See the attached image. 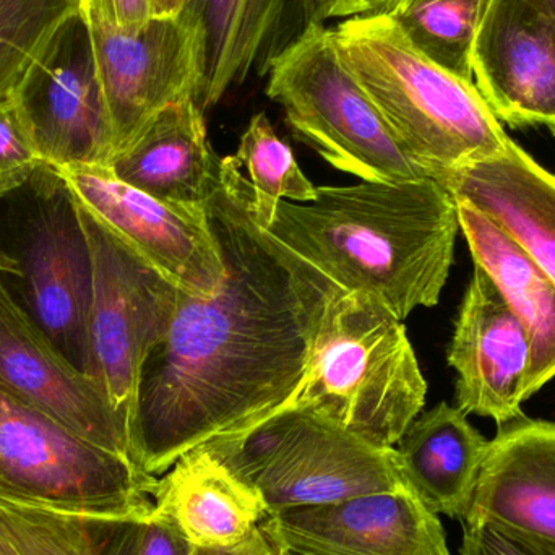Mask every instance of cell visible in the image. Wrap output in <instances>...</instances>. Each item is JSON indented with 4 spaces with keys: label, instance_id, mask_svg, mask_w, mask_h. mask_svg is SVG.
I'll use <instances>...</instances> for the list:
<instances>
[{
    "label": "cell",
    "instance_id": "obj_1",
    "mask_svg": "<svg viewBox=\"0 0 555 555\" xmlns=\"http://www.w3.org/2000/svg\"><path fill=\"white\" fill-rule=\"evenodd\" d=\"M205 208L224 275L211 296L179 289L168 335L143 364L130 446L152 476L284 410L341 289L257 224L236 156L220 158Z\"/></svg>",
    "mask_w": 555,
    "mask_h": 555
},
{
    "label": "cell",
    "instance_id": "obj_2",
    "mask_svg": "<svg viewBox=\"0 0 555 555\" xmlns=\"http://www.w3.org/2000/svg\"><path fill=\"white\" fill-rule=\"evenodd\" d=\"M348 293L384 302L400 320L439 302L460 231L455 198L436 178L317 188L280 202L266 230Z\"/></svg>",
    "mask_w": 555,
    "mask_h": 555
},
{
    "label": "cell",
    "instance_id": "obj_3",
    "mask_svg": "<svg viewBox=\"0 0 555 555\" xmlns=\"http://www.w3.org/2000/svg\"><path fill=\"white\" fill-rule=\"evenodd\" d=\"M332 31L346 67L430 175L498 155L511 142L475 81L420 54L385 13L351 16Z\"/></svg>",
    "mask_w": 555,
    "mask_h": 555
},
{
    "label": "cell",
    "instance_id": "obj_4",
    "mask_svg": "<svg viewBox=\"0 0 555 555\" xmlns=\"http://www.w3.org/2000/svg\"><path fill=\"white\" fill-rule=\"evenodd\" d=\"M426 395L403 320L375 297L339 289L326 307L309 367L286 408L393 449L420 416Z\"/></svg>",
    "mask_w": 555,
    "mask_h": 555
},
{
    "label": "cell",
    "instance_id": "obj_5",
    "mask_svg": "<svg viewBox=\"0 0 555 555\" xmlns=\"http://www.w3.org/2000/svg\"><path fill=\"white\" fill-rule=\"evenodd\" d=\"M0 293L75 369L96 378L90 243L67 178L49 163L0 195Z\"/></svg>",
    "mask_w": 555,
    "mask_h": 555
},
{
    "label": "cell",
    "instance_id": "obj_6",
    "mask_svg": "<svg viewBox=\"0 0 555 555\" xmlns=\"http://www.w3.org/2000/svg\"><path fill=\"white\" fill-rule=\"evenodd\" d=\"M267 94L283 107L297 139L339 171L367 182L434 178L398 142L333 41L332 29L307 25L269 62Z\"/></svg>",
    "mask_w": 555,
    "mask_h": 555
},
{
    "label": "cell",
    "instance_id": "obj_7",
    "mask_svg": "<svg viewBox=\"0 0 555 555\" xmlns=\"http://www.w3.org/2000/svg\"><path fill=\"white\" fill-rule=\"evenodd\" d=\"M204 449L256 489L270 515L410 486L395 447L365 442L293 408Z\"/></svg>",
    "mask_w": 555,
    "mask_h": 555
},
{
    "label": "cell",
    "instance_id": "obj_8",
    "mask_svg": "<svg viewBox=\"0 0 555 555\" xmlns=\"http://www.w3.org/2000/svg\"><path fill=\"white\" fill-rule=\"evenodd\" d=\"M0 478L16 501L77 514H153L158 476L36 410L0 385Z\"/></svg>",
    "mask_w": 555,
    "mask_h": 555
},
{
    "label": "cell",
    "instance_id": "obj_9",
    "mask_svg": "<svg viewBox=\"0 0 555 555\" xmlns=\"http://www.w3.org/2000/svg\"><path fill=\"white\" fill-rule=\"evenodd\" d=\"M77 202L93 260L94 371L130 436L142 367L168 335L179 287Z\"/></svg>",
    "mask_w": 555,
    "mask_h": 555
},
{
    "label": "cell",
    "instance_id": "obj_10",
    "mask_svg": "<svg viewBox=\"0 0 555 555\" xmlns=\"http://www.w3.org/2000/svg\"><path fill=\"white\" fill-rule=\"evenodd\" d=\"M10 98L42 163L109 166L113 130L83 13L55 29Z\"/></svg>",
    "mask_w": 555,
    "mask_h": 555
},
{
    "label": "cell",
    "instance_id": "obj_11",
    "mask_svg": "<svg viewBox=\"0 0 555 555\" xmlns=\"http://www.w3.org/2000/svg\"><path fill=\"white\" fill-rule=\"evenodd\" d=\"M78 201L179 289L211 296L224 275L207 208L171 204L114 176L107 166L61 169Z\"/></svg>",
    "mask_w": 555,
    "mask_h": 555
},
{
    "label": "cell",
    "instance_id": "obj_12",
    "mask_svg": "<svg viewBox=\"0 0 555 555\" xmlns=\"http://www.w3.org/2000/svg\"><path fill=\"white\" fill-rule=\"evenodd\" d=\"M88 25L116 156L156 114L194 98L198 81L195 28L184 12L153 15L142 28L129 31Z\"/></svg>",
    "mask_w": 555,
    "mask_h": 555
},
{
    "label": "cell",
    "instance_id": "obj_13",
    "mask_svg": "<svg viewBox=\"0 0 555 555\" xmlns=\"http://www.w3.org/2000/svg\"><path fill=\"white\" fill-rule=\"evenodd\" d=\"M266 525L294 555H452L439 515L411 486L287 508L270 515Z\"/></svg>",
    "mask_w": 555,
    "mask_h": 555
},
{
    "label": "cell",
    "instance_id": "obj_14",
    "mask_svg": "<svg viewBox=\"0 0 555 555\" xmlns=\"http://www.w3.org/2000/svg\"><path fill=\"white\" fill-rule=\"evenodd\" d=\"M473 80L499 122L555 133V16L546 0H492Z\"/></svg>",
    "mask_w": 555,
    "mask_h": 555
},
{
    "label": "cell",
    "instance_id": "obj_15",
    "mask_svg": "<svg viewBox=\"0 0 555 555\" xmlns=\"http://www.w3.org/2000/svg\"><path fill=\"white\" fill-rule=\"evenodd\" d=\"M0 385L83 439L133 463L129 429L103 385L75 369L2 293Z\"/></svg>",
    "mask_w": 555,
    "mask_h": 555
},
{
    "label": "cell",
    "instance_id": "obj_16",
    "mask_svg": "<svg viewBox=\"0 0 555 555\" xmlns=\"http://www.w3.org/2000/svg\"><path fill=\"white\" fill-rule=\"evenodd\" d=\"M530 354L524 323L491 276L475 266L447 352L459 374L456 408L492 417L499 427L525 416L521 403Z\"/></svg>",
    "mask_w": 555,
    "mask_h": 555
},
{
    "label": "cell",
    "instance_id": "obj_17",
    "mask_svg": "<svg viewBox=\"0 0 555 555\" xmlns=\"http://www.w3.org/2000/svg\"><path fill=\"white\" fill-rule=\"evenodd\" d=\"M475 520L555 555V423L521 416L499 427L462 524Z\"/></svg>",
    "mask_w": 555,
    "mask_h": 555
},
{
    "label": "cell",
    "instance_id": "obj_18",
    "mask_svg": "<svg viewBox=\"0 0 555 555\" xmlns=\"http://www.w3.org/2000/svg\"><path fill=\"white\" fill-rule=\"evenodd\" d=\"M153 502V515L197 550L243 546L270 517L259 492L204 447L158 478Z\"/></svg>",
    "mask_w": 555,
    "mask_h": 555
},
{
    "label": "cell",
    "instance_id": "obj_19",
    "mask_svg": "<svg viewBox=\"0 0 555 555\" xmlns=\"http://www.w3.org/2000/svg\"><path fill=\"white\" fill-rule=\"evenodd\" d=\"M502 228L555 281V175L511 140L498 155L434 176Z\"/></svg>",
    "mask_w": 555,
    "mask_h": 555
},
{
    "label": "cell",
    "instance_id": "obj_20",
    "mask_svg": "<svg viewBox=\"0 0 555 555\" xmlns=\"http://www.w3.org/2000/svg\"><path fill=\"white\" fill-rule=\"evenodd\" d=\"M220 156L208 143L205 114L194 98L156 114L111 159L117 179L171 204L202 207L217 178Z\"/></svg>",
    "mask_w": 555,
    "mask_h": 555
},
{
    "label": "cell",
    "instance_id": "obj_21",
    "mask_svg": "<svg viewBox=\"0 0 555 555\" xmlns=\"http://www.w3.org/2000/svg\"><path fill=\"white\" fill-rule=\"evenodd\" d=\"M453 198L475 266L491 276L530 338L527 401L555 377V281L491 218L468 201Z\"/></svg>",
    "mask_w": 555,
    "mask_h": 555
},
{
    "label": "cell",
    "instance_id": "obj_22",
    "mask_svg": "<svg viewBox=\"0 0 555 555\" xmlns=\"http://www.w3.org/2000/svg\"><path fill=\"white\" fill-rule=\"evenodd\" d=\"M460 408L442 403L421 413L395 446L404 478L437 515L465 520L489 440Z\"/></svg>",
    "mask_w": 555,
    "mask_h": 555
},
{
    "label": "cell",
    "instance_id": "obj_23",
    "mask_svg": "<svg viewBox=\"0 0 555 555\" xmlns=\"http://www.w3.org/2000/svg\"><path fill=\"white\" fill-rule=\"evenodd\" d=\"M286 0H189L184 12L195 28L198 81L194 101L202 113L220 103L231 85L243 83L275 28Z\"/></svg>",
    "mask_w": 555,
    "mask_h": 555
},
{
    "label": "cell",
    "instance_id": "obj_24",
    "mask_svg": "<svg viewBox=\"0 0 555 555\" xmlns=\"http://www.w3.org/2000/svg\"><path fill=\"white\" fill-rule=\"evenodd\" d=\"M143 525L0 495V540L16 555H139Z\"/></svg>",
    "mask_w": 555,
    "mask_h": 555
},
{
    "label": "cell",
    "instance_id": "obj_25",
    "mask_svg": "<svg viewBox=\"0 0 555 555\" xmlns=\"http://www.w3.org/2000/svg\"><path fill=\"white\" fill-rule=\"evenodd\" d=\"M492 0H393L385 15L424 57L473 80V51Z\"/></svg>",
    "mask_w": 555,
    "mask_h": 555
},
{
    "label": "cell",
    "instance_id": "obj_26",
    "mask_svg": "<svg viewBox=\"0 0 555 555\" xmlns=\"http://www.w3.org/2000/svg\"><path fill=\"white\" fill-rule=\"evenodd\" d=\"M234 156L249 175L254 218L263 230L272 227L280 202L307 204L315 198V185L297 165L293 150L276 135L266 113L250 119Z\"/></svg>",
    "mask_w": 555,
    "mask_h": 555
},
{
    "label": "cell",
    "instance_id": "obj_27",
    "mask_svg": "<svg viewBox=\"0 0 555 555\" xmlns=\"http://www.w3.org/2000/svg\"><path fill=\"white\" fill-rule=\"evenodd\" d=\"M81 0H0V98L10 96L26 68Z\"/></svg>",
    "mask_w": 555,
    "mask_h": 555
},
{
    "label": "cell",
    "instance_id": "obj_28",
    "mask_svg": "<svg viewBox=\"0 0 555 555\" xmlns=\"http://www.w3.org/2000/svg\"><path fill=\"white\" fill-rule=\"evenodd\" d=\"M39 163L12 98H0V195L25 182Z\"/></svg>",
    "mask_w": 555,
    "mask_h": 555
},
{
    "label": "cell",
    "instance_id": "obj_29",
    "mask_svg": "<svg viewBox=\"0 0 555 555\" xmlns=\"http://www.w3.org/2000/svg\"><path fill=\"white\" fill-rule=\"evenodd\" d=\"M460 555H551L489 520L465 521Z\"/></svg>",
    "mask_w": 555,
    "mask_h": 555
},
{
    "label": "cell",
    "instance_id": "obj_30",
    "mask_svg": "<svg viewBox=\"0 0 555 555\" xmlns=\"http://www.w3.org/2000/svg\"><path fill=\"white\" fill-rule=\"evenodd\" d=\"M81 13L91 25L139 29L153 16L150 0H81Z\"/></svg>",
    "mask_w": 555,
    "mask_h": 555
},
{
    "label": "cell",
    "instance_id": "obj_31",
    "mask_svg": "<svg viewBox=\"0 0 555 555\" xmlns=\"http://www.w3.org/2000/svg\"><path fill=\"white\" fill-rule=\"evenodd\" d=\"M194 547L162 518L150 515L143 525L139 555H192Z\"/></svg>",
    "mask_w": 555,
    "mask_h": 555
},
{
    "label": "cell",
    "instance_id": "obj_32",
    "mask_svg": "<svg viewBox=\"0 0 555 555\" xmlns=\"http://www.w3.org/2000/svg\"><path fill=\"white\" fill-rule=\"evenodd\" d=\"M192 555H294L284 551L276 543L275 538L267 530H263L253 540L247 541L243 546L234 547V550H197L194 547Z\"/></svg>",
    "mask_w": 555,
    "mask_h": 555
},
{
    "label": "cell",
    "instance_id": "obj_33",
    "mask_svg": "<svg viewBox=\"0 0 555 555\" xmlns=\"http://www.w3.org/2000/svg\"><path fill=\"white\" fill-rule=\"evenodd\" d=\"M307 25H323L335 16H348V0H300Z\"/></svg>",
    "mask_w": 555,
    "mask_h": 555
},
{
    "label": "cell",
    "instance_id": "obj_34",
    "mask_svg": "<svg viewBox=\"0 0 555 555\" xmlns=\"http://www.w3.org/2000/svg\"><path fill=\"white\" fill-rule=\"evenodd\" d=\"M393 0H348V16L387 13Z\"/></svg>",
    "mask_w": 555,
    "mask_h": 555
},
{
    "label": "cell",
    "instance_id": "obj_35",
    "mask_svg": "<svg viewBox=\"0 0 555 555\" xmlns=\"http://www.w3.org/2000/svg\"><path fill=\"white\" fill-rule=\"evenodd\" d=\"M153 15H176L189 0H150Z\"/></svg>",
    "mask_w": 555,
    "mask_h": 555
},
{
    "label": "cell",
    "instance_id": "obj_36",
    "mask_svg": "<svg viewBox=\"0 0 555 555\" xmlns=\"http://www.w3.org/2000/svg\"><path fill=\"white\" fill-rule=\"evenodd\" d=\"M0 555H16L13 553L12 547L9 546V544L3 543L2 540H0Z\"/></svg>",
    "mask_w": 555,
    "mask_h": 555
},
{
    "label": "cell",
    "instance_id": "obj_37",
    "mask_svg": "<svg viewBox=\"0 0 555 555\" xmlns=\"http://www.w3.org/2000/svg\"><path fill=\"white\" fill-rule=\"evenodd\" d=\"M0 495H2V498H12L9 488H7V486L3 485L2 478H0Z\"/></svg>",
    "mask_w": 555,
    "mask_h": 555
},
{
    "label": "cell",
    "instance_id": "obj_38",
    "mask_svg": "<svg viewBox=\"0 0 555 555\" xmlns=\"http://www.w3.org/2000/svg\"><path fill=\"white\" fill-rule=\"evenodd\" d=\"M546 2L550 3L551 10H553L555 16V0H546Z\"/></svg>",
    "mask_w": 555,
    "mask_h": 555
}]
</instances>
